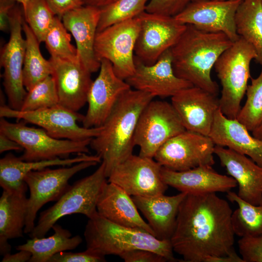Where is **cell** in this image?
Here are the masks:
<instances>
[{
  "mask_svg": "<svg viewBox=\"0 0 262 262\" xmlns=\"http://www.w3.org/2000/svg\"><path fill=\"white\" fill-rule=\"evenodd\" d=\"M171 103L186 130L209 136L219 108L217 96L193 86L172 97Z\"/></svg>",
  "mask_w": 262,
  "mask_h": 262,
  "instance_id": "ffe728a7",
  "label": "cell"
},
{
  "mask_svg": "<svg viewBox=\"0 0 262 262\" xmlns=\"http://www.w3.org/2000/svg\"><path fill=\"white\" fill-rule=\"evenodd\" d=\"M59 104L55 82L50 75L27 91L20 110L31 111L54 106Z\"/></svg>",
  "mask_w": 262,
  "mask_h": 262,
  "instance_id": "8d00e7d4",
  "label": "cell"
},
{
  "mask_svg": "<svg viewBox=\"0 0 262 262\" xmlns=\"http://www.w3.org/2000/svg\"><path fill=\"white\" fill-rule=\"evenodd\" d=\"M226 196L229 201L235 203L238 207L231 215L235 234L240 237L262 235V204L249 203L231 191L227 192Z\"/></svg>",
  "mask_w": 262,
  "mask_h": 262,
  "instance_id": "1f68e13d",
  "label": "cell"
},
{
  "mask_svg": "<svg viewBox=\"0 0 262 262\" xmlns=\"http://www.w3.org/2000/svg\"><path fill=\"white\" fill-rule=\"evenodd\" d=\"M28 205L25 194L3 190L0 197V254L11 253L8 240L23 236Z\"/></svg>",
  "mask_w": 262,
  "mask_h": 262,
  "instance_id": "83f0119b",
  "label": "cell"
},
{
  "mask_svg": "<svg viewBox=\"0 0 262 262\" xmlns=\"http://www.w3.org/2000/svg\"><path fill=\"white\" fill-rule=\"evenodd\" d=\"M236 32L257 53L256 61L262 66V4L261 0H242L236 12Z\"/></svg>",
  "mask_w": 262,
  "mask_h": 262,
  "instance_id": "f546056e",
  "label": "cell"
},
{
  "mask_svg": "<svg viewBox=\"0 0 262 262\" xmlns=\"http://www.w3.org/2000/svg\"><path fill=\"white\" fill-rule=\"evenodd\" d=\"M214 153L221 165L238 185L239 197L255 205L262 204V166L247 156L215 145Z\"/></svg>",
  "mask_w": 262,
  "mask_h": 262,
  "instance_id": "44dd1931",
  "label": "cell"
},
{
  "mask_svg": "<svg viewBox=\"0 0 262 262\" xmlns=\"http://www.w3.org/2000/svg\"><path fill=\"white\" fill-rule=\"evenodd\" d=\"M23 31L25 36V51L23 68V83L27 91L47 77L51 75L49 60L44 58L38 40L24 19Z\"/></svg>",
  "mask_w": 262,
  "mask_h": 262,
  "instance_id": "4dcf8cb0",
  "label": "cell"
},
{
  "mask_svg": "<svg viewBox=\"0 0 262 262\" xmlns=\"http://www.w3.org/2000/svg\"><path fill=\"white\" fill-rule=\"evenodd\" d=\"M140 28L137 16L114 24L96 34L94 50L97 59L109 61L115 74L124 80L135 71L134 48Z\"/></svg>",
  "mask_w": 262,
  "mask_h": 262,
  "instance_id": "8fae6325",
  "label": "cell"
},
{
  "mask_svg": "<svg viewBox=\"0 0 262 262\" xmlns=\"http://www.w3.org/2000/svg\"><path fill=\"white\" fill-rule=\"evenodd\" d=\"M242 0H193L174 16L184 24L210 33H222L233 42L240 37L236 32L235 16Z\"/></svg>",
  "mask_w": 262,
  "mask_h": 262,
  "instance_id": "2e32d148",
  "label": "cell"
},
{
  "mask_svg": "<svg viewBox=\"0 0 262 262\" xmlns=\"http://www.w3.org/2000/svg\"><path fill=\"white\" fill-rule=\"evenodd\" d=\"M14 254L7 253L3 256L2 262H29L32 254L25 250H20Z\"/></svg>",
  "mask_w": 262,
  "mask_h": 262,
  "instance_id": "f6af8a7d",
  "label": "cell"
},
{
  "mask_svg": "<svg viewBox=\"0 0 262 262\" xmlns=\"http://www.w3.org/2000/svg\"><path fill=\"white\" fill-rule=\"evenodd\" d=\"M51 57L74 59L78 57L76 47L71 43V35L61 19L56 16L44 42Z\"/></svg>",
  "mask_w": 262,
  "mask_h": 262,
  "instance_id": "d590c367",
  "label": "cell"
},
{
  "mask_svg": "<svg viewBox=\"0 0 262 262\" xmlns=\"http://www.w3.org/2000/svg\"><path fill=\"white\" fill-rule=\"evenodd\" d=\"M97 209L99 215L115 224L141 229L155 236L150 226L139 213L131 196L114 183L107 181L103 186Z\"/></svg>",
  "mask_w": 262,
  "mask_h": 262,
  "instance_id": "484cf974",
  "label": "cell"
},
{
  "mask_svg": "<svg viewBox=\"0 0 262 262\" xmlns=\"http://www.w3.org/2000/svg\"><path fill=\"white\" fill-rule=\"evenodd\" d=\"M150 94L131 88L120 98L90 146L105 164V175L132 154L140 115L153 99Z\"/></svg>",
  "mask_w": 262,
  "mask_h": 262,
  "instance_id": "7a4b0ae2",
  "label": "cell"
},
{
  "mask_svg": "<svg viewBox=\"0 0 262 262\" xmlns=\"http://www.w3.org/2000/svg\"><path fill=\"white\" fill-rule=\"evenodd\" d=\"M23 10L25 21L39 42H44L56 16L45 0H30Z\"/></svg>",
  "mask_w": 262,
  "mask_h": 262,
  "instance_id": "e575fe53",
  "label": "cell"
},
{
  "mask_svg": "<svg viewBox=\"0 0 262 262\" xmlns=\"http://www.w3.org/2000/svg\"><path fill=\"white\" fill-rule=\"evenodd\" d=\"M23 8L16 5L9 16L10 37L0 49V66L3 68V85L8 106L20 110L27 91L23 83V68L25 51V39L23 37Z\"/></svg>",
  "mask_w": 262,
  "mask_h": 262,
  "instance_id": "7c38bea8",
  "label": "cell"
},
{
  "mask_svg": "<svg viewBox=\"0 0 262 262\" xmlns=\"http://www.w3.org/2000/svg\"><path fill=\"white\" fill-rule=\"evenodd\" d=\"M140 28L135 56L146 65L154 64L180 38L187 25L174 17L144 12L138 16Z\"/></svg>",
  "mask_w": 262,
  "mask_h": 262,
  "instance_id": "5bb4252c",
  "label": "cell"
},
{
  "mask_svg": "<svg viewBox=\"0 0 262 262\" xmlns=\"http://www.w3.org/2000/svg\"><path fill=\"white\" fill-rule=\"evenodd\" d=\"M209 136L215 145L248 156L262 166V141L251 135L237 119L226 116L219 108L215 112Z\"/></svg>",
  "mask_w": 262,
  "mask_h": 262,
  "instance_id": "d4e9b609",
  "label": "cell"
},
{
  "mask_svg": "<svg viewBox=\"0 0 262 262\" xmlns=\"http://www.w3.org/2000/svg\"><path fill=\"white\" fill-rule=\"evenodd\" d=\"M232 212L216 193L187 194L170 239L174 252L185 262H209L235 252Z\"/></svg>",
  "mask_w": 262,
  "mask_h": 262,
  "instance_id": "6da1fadb",
  "label": "cell"
},
{
  "mask_svg": "<svg viewBox=\"0 0 262 262\" xmlns=\"http://www.w3.org/2000/svg\"><path fill=\"white\" fill-rule=\"evenodd\" d=\"M193 0H149L146 8L147 12L174 17Z\"/></svg>",
  "mask_w": 262,
  "mask_h": 262,
  "instance_id": "74e56055",
  "label": "cell"
},
{
  "mask_svg": "<svg viewBox=\"0 0 262 262\" xmlns=\"http://www.w3.org/2000/svg\"><path fill=\"white\" fill-rule=\"evenodd\" d=\"M49 60L59 104L78 112L87 103L88 91L93 82L91 73L78 56L70 59L50 57Z\"/></svg>",
  "mask_w": 262,
  "mask_h": 262,
  "instance_id": "d6986e66",
  "label": "cell"
},
{
  "mask_svg": "<svg viewBox=\"0 0 262 262\" xmlns=\"http://www.w3.org/2000/svg\"><path fill=\"white\" fill-rule=\"evenodd\" d=\"M96 161H83L67 167H48L30 171L24 178L30 191L24 232L29 234L35 226L38 211L50 201L58 200L70 186L69 180L77 173L97 165Z\"/></svg>",
  "mask_w": 262,
  "mask_h": 262,
  "instance_id": "30bf717a",
  "label": "cell"
},
{
  "mask_svg": "<svg viewBox=\"0 0 262 262\" xmlns=\"http://www.w3.org/2000/svg\"><path fill=\"white\" fill-rule=\"evenodd\" d=\"M101 161L97 155L80 153L72 158H58L38 161H25L12 153H8L0 160V186L11 193L25 194L28 186L24 178L29 172L52 166H68L83 161Z\"/></svg>",
  "mask_w": 262,
  "mask_h": 262,
  "instance_id": "cb8c5ba5",
  "label": "cell"
},
{
  "mask_svg": "<svg viewBox=\"0 0 262 262\" xmlns=\"http://www.w3.org/2000/svg\"><path fill=\"white\" fill-rule=\"evenodd\" d=\"M105 164L102 162L92 174L70 185L56 203L42 212L30 238L43 237L63 217L80 213L90 218L98 213L97 205L101 191L107 182Z\"/></svg>",
  "mask_w": 262,
  "mask_h": 262,
  "instance_id": "8992f818",
  "label": "cell"
},
{
  "mask_svg": "<svg viewBox=\"0 0 262 262\" xmlns=\"http://www.w3.org/2000/svg\"><path fill=\"white\" fill-rule=\"evenodd\" d=\"M84 5H89L98 8L105 6L116 0H82Z\"/></svg>",
  "mask_w": 262,
  "mask_h": 262,
  "instance_id": "bcb514c9",
  "label": "cell"
},
{
  "mask_svg": "<svg viewBox=\"0 0 262 262\" xmlns=\"http://www.w3.org/2000/svg\"><path fill=\"white\" fill-rule=\"evenodd\" d=\"M238 244L244 262H262V235L241 237Z\"/></svg>",
  "mask_w": 262,
  "mask_h": 262,
  "instance_id": "f35d334b",
  "label": "cell"
},
{
  "mask_svg": "<svg viewBox=\"0 0 262 262\" xmlns=\"http://www.w3.org/2000/svg\"><path fill=\"white\" fill-rule=\"evenodd\" d=\"M187 194L180 192L172 196H132L138 209L146 218L155 237L170 240L174 232L180 206Z\"/></svg>",
  "mask_w": 262,
  "mask_h": 262,
  "instance_id": "4316f807",
  "label": "cell"
},
{
  "mask_svg": "<svg viewBox=\"0 0 262 262\" xmlns=\"http://www.w3.org/2000/svg\"><path fill=\"white\" fill-rule=\"evenodd\" d=\"M105 256L86 249L79 252L62 251L53 255L49 262H102Z\"/></svg>",
  "mask_w": 262,
  "mask_h": 262,
  "instance_id": "ab89813d",
  "label": "cell"
},
{
  "mask_svg": "<svg viewBox=\"0 0 262 262\" xmlns=\"http://www.w3.org/2000/svg\"><path fill=\"white\" fill-rule=\"evenodd\" d=\"M100 13V8L83 5L67 12L61 18L75 40L79 58L91 73L100 66L94 50Z\"/></svg>",
  "mask_w": 262,
  "mask_h": 262,
  "instance_id": "7402d4cb",
  "label": "cell"
},
{
  "mask_svg": "<svg viewBox=\"0 0 262 262\" xmlns=\"http://www.w3.org/2000/svg\"><path fill=\"white\" fill-rule=\"evenodd\" d=\"M257 56L254 48L240 37L222 53L214 64L222 86L219 109L229 118H237L250 78V63Z\"/></svg>",
  "mask_w": 262,
  "mask_h": 262,
  "instance_id": "5b68a950",
  "label": "cell"
},
{
  "mask_svg": "<svg viewBox=\"0 0 262 262\" xmlns=\"http://www.w3.org/2000/svg\"><path fill=\"white\" fill-rule=\"evenodd\" d=\"M125 262H165L167 260L161 255L148 250L135 249L119 256Z\"/></svg>",
  "mask_w": 262,
  "mask_h": 262,
  "instance_id": "60d3db41",
  "label": "cell"
},
{
  "mask_svg": "<svg viewBox=\"0 0 262 262\" xmlns=\"http://www.w3.org/2000/svg\"><path fill=\"white\" fill-rule=\"evenodd\" d=\"M161 175L166 185L187 194L227 192L237 186L233 178L218 173L209 165L182 171L162 167Z\"/></svg>",
  "mask_w": 262,
  "mask_h": 262,
  "instance_id": "603a6c76",
  "label": "cell"
},
{
  "mask_svg": "<svg viewBox=\"0 0 262 262\" xmlns=\"http://www.w3.org/2000/svg\"><path fill=\"white\" fill-rule=\"evenodd\" d=\"M15 0H0V30L9 32V16L12 9L16 5Z\"/></svg>",
  "mask_w": 262,
  "mask_h": 262,
  "instance_id": "7bdbcfd3",
  "label": "cell"
},
{
  "mask_svg": "<svg viewBox=\"0 0 262 262\" xmlns=\"http://www.w3.org/2000/svg\"><path fill=\"white\" fill-rule=\"evenodd\" d=\"M11 150L20 151L23 148L17 142L0 132V153Z\"/></svg>",
  "mask_w": 262,
  "mask_h": 262,
  "instance_id": "ee69618b",
  "label": "cell"
},
{
  "mask_svg": "<svg viewBox=\"0 0 262 262\" xmlns=\"http://www.w3.org/2000/svg\"><path fill=\"white\" fill-rule=\"evenodd\" d=\"M0 132L17 142L23 148L20 158L38 161L68 158L71 154L88 153L92 139L81 141L57 139L44 129L29 127L22 122L12 123L0 117Z\"/></svg>",
  "mask_w": 262,
  "mask_h": 262,
  "instance_id": "52a82bcc",
  "label": "cell"
},
{
  "mask_svg": "<svg viewBox=\"0 0 262 262\" xmlns=\"http://www.w3.org/2000/svg\"><path fill=\"white\" fill-rule=\"evenodd\" d=\"M185 130L171 103L153 99L140 115L134 144L140 148V156L153 158L166 141Z\"/></svg>",
  "mask_w": 262,
  "mask_h": 262,
  "instance_id": "ba28073f",
  "label": "cell"
},
{
  "mask_svg": "<svg viewBox=\"0 0 262 262\" xmlns=\"http://www.w3.org/2000/svg\"><path fill=\"white\" fill-rule=\"evenodd\" d=\"M0 106V116L16 118L37 125L50 136L57 138L81 141L91 139L100 132L102 126L87 128L80 127L84 115L60 104L31 111H23L10 108L3 103Z\"/></svg>",
  "mask_w": 262,
  "mask_h": 262,
  "instance_id": "9c48e42d",
  "label": "cell"
},
{
  "mask_svg": "<svg viewBox=\"0 0 262 262\" xmlns=\"http://www.w3.org/2000/svg\"><path fill=\"white\" fill-rule=\"evenodd\" d=\"M134 61L135 71L125 81L135 90L148 93L154 98H166L194 86L174 73L170 49L164 52L154 64H145L135 56Z\"/></svg>",
  "mask_w": 262,
  "mask_h": 262,
  "instance_id": "ac0fdd59",
  "label": "cell"
},
{
  "mask_svg": "<svg viewBox=\"0 0 262 262\" xmlns=\"http://www.w3.org/2000/svg\"><path fill=\"white\" fill-rule=\"evenodd\" d=\"M149 0H116L100 8L97 33L114 24L133 19L146 11Z\"/></svg>",
  "mask_w": 262,
  "mask_h": 262,
  "instance_id": "d6a6232c",
  "label": "cell"
},
{
  "mask_svg": "<svg viewBox=\"0 0 262 262\" xmlns=\"http://www.w3.org/2000/svg\"><path fill=\"white\" fill-rule=\"evenodd\" d=\"M55 14L61 19L67 12L84 5L82 0H45Z\"/></svg>",
  "mask_w": 262,
  "mask_h": 262,
  "instance_id": "b9f144b4",
  "label": "cell"
},
{
  "mask_svg": "<svg viewBox=\"0 0 262 262\" xmlns=\"http://www.w3.org/2000/svg\"><path fill=\"white\" fill-rule=\"evenodd\" d=\"M100 62L99 72L89 88L88 109L82 122L87 128L101 126L120 98L131 88L125 80L115 74L109 61L103 59Z\"/></svg>",
  "mask_w": 262,
  "mask_h": 262,
  "instance_id": "e0dca14e",
  "label": "cell"
},
{
  "mask_svg": "<svg viewBox=\"0 0 262 262\" xmlns=\"http://www.w3.org/2000/svg\"><path fill=\"white\" fill-rule=\"evenodd\" d=\"M252 132L254 137L262 141V123Z\"/></svg>",
  "mask_w": 262,
  "mask_h": 262,
  "instance_id": "7dc6e473",
  "label": "cell"
},
{
  "mask_svg": "<svg viewBox=\"0 0 262 262\" xmlns=\"http://www.w3.org/2000/svg\"></svg>",
  "mask_w": 262,
  "mask_h": 262,
  "instance_id": "681fc988",
  "label": "cell"
},
{
  "mask_svg": "<svg viewBox=\"0 0 262 262\" xmlns=\"http://www.w3.org/2000/svg\"><path fill=\"white\" fill-rule=\"evenodd\" d=\"M261 0V3H262V0Z\"/></svg>",
  "mask_w": 262,
  "mask_h": 262,
  "instance_id": "f907efd6",
  "label": "cell"
},
{
  "mask_svg": "<svg viewBox=\"0 0 262 262\" xmlns=\"http://www.w3.org/2000/svg\"><path fill=\"white\" fill-rule=\"evenodd\" d=\"M215 146L209 136L185 130L166 141L153 158L163 167L176 171L213 166Z\"/></svg>",
  "mask_w": 262,
  "mask_h": 262,
  "instance_id": "4fadbf2b",
  "label": "cell"
},
{
  "mask_svg": "<svg viewBox=\"0 0 262 262\" xmlns=\"http://www.w3.org/2000/svg\"><path fill=\"white\" fill-rule=\"evenodd\" d=\"M86 249L105 256L135 249L156 252L168 262H177L170 240H161L144 230L115 224L98 213L90 218L84 231Z\"/></svg>",
  "mask_w": 262,
  "mask_h": 262,
  "instance_id": "277c9868",
  "label": "cell"
},
{
  "mask_svg": "<svg viewBox=\"0 0 262 262\" xmlns=\"http://www.w3.org/2000/svg\"><path fill=\"white\" fill-rule=\"evenodd\" d=\"M51 229L54 231L51 236L31 238L25 244L16 246V249L30 252L32 257L29 262H49L55 254L74 249L82 242L80 236L72 237L71 233L68 229L57 223Z\"/></svg>",
  "mask_w": 262,
  "mask_h": 262,
  "instance_id": "f1b7e54d",
  "label": "cell"
},
{
  "mask_svg": "<svg viewBox=\"0 0 262 262\" xmlns=\"http://www.w3.org/2000/svg\"><path fill=\"white\" fill-rule=\"evenodd\" d=\"M177 43L170 49L175 75L217 96L219 86L211 78L215 63L233 42L222 33L204 32L187 24Z\"/></svg>",
  "mask_w": 262,
  "mask_h": 262,
  "instance_id": "3957f363",
  "label": "cell"
},
{
  "mask_svg": "<svg viewBox=\"0 0 262 262\" xmlns=\"http://www.w3.org/2000/svg\"><path fill=\"white\" fill-rule=\"evenodd\" d=\"M16 2L21 4L23 9H24L30 0H15Z\"/></svg>",
  "mask_w": 262,
  "mask_h": 262,
  "instance_id": "c3c4849f",
  "label": "cell"
},
{
  "mask_svg": "<svg viewBox=\"0 0 262 262\" xmlns=\"http://www.w3.org/2000/svg\"><path fill=\"white\" fill-rule=\"evenodd\" d=\"M162 167L154 158L132 154L112 170L108 181L131 196L164 194L168 185L162 179Z\"/></svg>",
  "mask_w": 262,
  "mask_h": 262,
  "instance_id": "9a60e30c",
  "label": "cell"
},
{
  "mask_svg": "<svg viewBox=\"0 0 262 262\" xmlns=\"http://www.w3.org/2000/svg\"><path fill=\"white\" fill-rule=\"evenodd\" d=\"M246 99L236 119L253 131L262 123V69L256 78H252L246 93Z\"/></svg>",
  "mask_w": 262,
  "mask_h": 262,
  "instance_id": "836d02e7",
  "label": "cell"
}]
</instances>
